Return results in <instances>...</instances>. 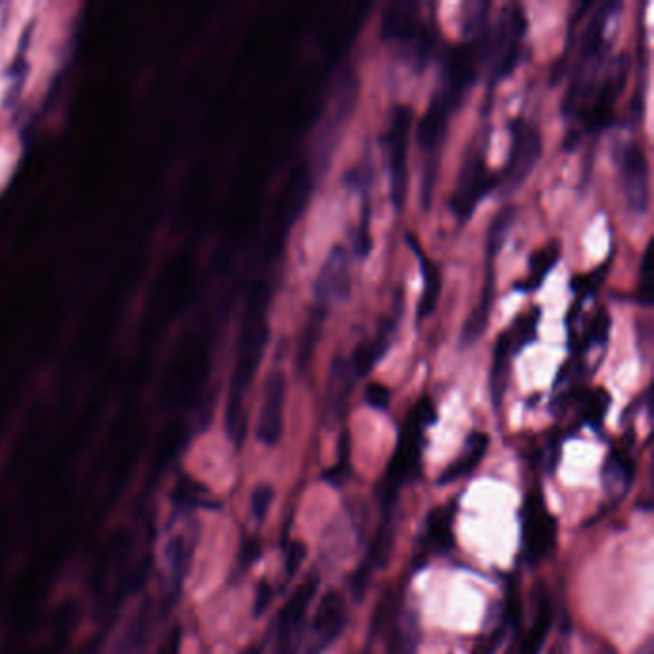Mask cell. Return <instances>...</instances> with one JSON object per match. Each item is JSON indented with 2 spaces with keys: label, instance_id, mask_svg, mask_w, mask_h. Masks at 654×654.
Here are the masks:
<instances>
[{
  "label": "cell",
  "instance_id": "1",
  "mask_svg": "<svg viewBox=\"0 0 654 654\" xmlns=\"http://www.w3.org/2000/svg\"><path fill=\"white\" fill-rule=\"evenodd\" d=\"M267 304L269 294L265 286H259L252 294V302L248 305L244 327L240 334V350H238V363L233 376V390L227 405V432L234 444H240L244 438L246 428V413H244V392L248 390L254 374H256L259 361L263 357V350L267 346Z\"/></svg>",
  "mask_w": 654,
  "mask_h": 654
},
{
  "label": "cell",
  "instance_id": "2",
  "mask_svg": "<svg viewBox=\"0 0 654 654\" xmlns=\"http://www.w3.org/2000/svg\"><path fill=\"white\" fill-rule=\"evenodd\" d=\"M434 419H436V411L428 398H421V401L413 407V411L407 415L405 424L399 432L398 445L392 455V461L380 486L376 488L378 503L384 514H390L398 501L401 488L419 474L424 428L430 422H434Z\"/></svg>",
  "mask_w": 654,
  "mask_h": 654
},
{
  "label": "cell",
  "instance_id": "3",
  "mask_svg": "<svg viewBox=\"0 0 654 654\" xmlns=\"http://www.w3.org/2000/svg\"><path fill=\"white\" fill-rule=\"evenodd\" d=\"M413 123V110L407 104H399L388 121V131L384 133V152L390 177V198L396 210H403L407 200L409 169H407V148H409V131Z\"/></svg>",
  "mask_w": 654,
  "mask_h": 654
},
{
  "label": "cell",
  "instance_id": "4",
  "mask_svg": "<svg viewBox=\"0 0 654 654\" xmlns=\"http://www.w3.org/2000/svg\"><path fill=\"white\" fill-rule=\"evenodd\" d=\"M541 152L543 141L538 127L526 119H514L511 123L509 160L497 187L503 188L505 194H513L516 188L522 187L538 165Z\"/></svg>",
  "mask_w": 654,
  "mask_h": 654
},
{
  "label": "cell",
  "instance_id": "5",
  "mask_svg": "<svg viewBox=\"0 0 654 654\" xmlns=\"http://www.w3.org/2000/svg\"><path fill=\"white\" fill-rule=\"evenodd\" d=\"M616 165L620 173L624 198L630 210L637 215H645L649 210L651 187H649V160L643 146L637 141L622 144L616 154Z\"/></svg>",
  "mask_w": 654,
  "mask_h": 654
},
{
  "label": "cell",
  "instance_id": "6",
  "mask_svg": "<svg viewBox=\"0 0 654 654\" xmlns=\"http://www.w3.org/2000/svg\"><path fill=\"white\" fill-rule=\"evenodd\" d=\"M557 539V522L549 514L543 495L538 490L530 491L522 511V545L528 562L545 559Z\"/></svg>",
  "mask_w": 654,
  "mask_h": 654
},
{
  "label": "cell",
  "instance_id": "7",
  "mask_svg": "<svg viewBox=\"0 0 654 654\" xmlns=\"http://www.w3.org/2000/svg\"><path fill=\"white\" fill-rule=\"evenodd\" d=\"M319 589V576L309 574L302 585L292 593L286 607L282 608L277 624L275 654H296L302 643L304 620L313 597Z\"/></svg>",
  "mask_w": 654,
  "mask_h": 654
},
{
  "label": "cell",
  "instance_id": "8",
  "mask_svg": "<svg viewBox=\"0 0 654 654\" xmlns=\"http://www.w3.org/2000/svg\"><path fill=\"white\" fill-rule=\"evenodd\" d=\"M495 187V181L486 169L484 154L478 150H470L465 156L463 167L459 171L455 190L451 194V208L459 219H468L484 198L490 188Z\"/></svg>",
  "mask_w": 654,
  "mask_h": 654
},
{
  "label": "cell",
  "instance_id": "9",
  "mask_svg": "<svg viewBox=\"0 0 654 654\" xmlns=\"http://www.w3.org/2000/svg\"><path fill=\"white\" fill-rule=\"evenodd\" d=\"M284 401H286V378L281 369L267 374L263 384V398L257 415L256 438L263 445H275L284 430Z\"/></svg>",
  "mask_w": 654,
  "mask_h": 654
},
{
  "label": "cell",
  "instance_id": "10",
  "mask_svg": "<svg viewBox=\"0 0 654 654\" xmlns=\"http://www.w3.org/2000/svg\"><path fill=\"white\" fill-rule=\"evenodd\" d=\"M350 256L344 246H334L313 284V296L317 305L327 309L340 304L350 296Z\"/></svg>",
  "mask_w": 654,
  "mask_h": 654
},
{
  "label": "cell",
  "instance_id": "11",
  "mask_svg": "<svg viewBox=\"0 0 654 654\" xmlns=\"http://www.w3.org/2000/svg\"><path fill=\"white\" fill-rule=\"evenodd\" d=\"M348 624L346 599L338 591H327L319 601L311 624V647L309 654H321L330 647Z\"/></svg>",
  "mask_w": 654,
  "mask_h": 654
},
{
  "label": "cell",
  "instance_id": "12",
  "mask_svg": "<svg viewBox=\"0 0 654 654\" xmlns=\"http://www.w3.org/2000/svg\"><path fill=\"white\" fill-rule=\"evenodd\" d=\"M455 106L445 98L444 94H434L426 114L422 116L419 129H417V141L421 146L422 152L428 158H434L442 146L445 139V131H447V121L449 116L453 114Z\"/></svg>",
  "mask_w": 654,
  "mask_h": 654
},
{
  "label": "cell",
  "instance_id": "13",
  "mask_svg": "<svg viewBox=\"0 0 654 654\" xmlns=\"http://www.w3.org/2000/svg\"><path fill=\"white\" fill-rule=\"evenodd\" d=\"M455 536H453V509L451 507H440L428 514L424 522L419 551L415 555V561L424 562L432 553H445L453 547Z\"/></svg>",
  "mask_w": 654,
  "mask_h": 654
},
{
  "label": "cell",
  "instance_id": "14",
  "mask_svg": "<svg viewBox=\"0 0 654 654\" xmlns=\"http://www.w3.org/2000/svg\"><path fill=\"white\" fill-rule=\"evenodd\" d=\"M421 31L419 4L415 2H394L384 10L380 35L384 41L413 43Z\"/></svg>",
  "mask_w": 654,
  "mask_h": 654
},
{
  "label": "cell",
  "instance_id": "15",
  "mask_svg": "<svg viewBox=\"0 0 654 654\" xmlns=\"http://www.w3.org/2000/svg\"><path fill=\"white\" fill-rule=\"evenodd\" d=\"M355 380L357 376L351 369L350 361L342 355H336L328 371L327 403H325L328 419L336 421L342 417L351 390L355 386Z\"/></svg>",
  "mask_w": 654,
  "mask_h": 654
},
{
  "label": "cell",
  "instance_id": "16",
  "mask_svg": "<svg viewBox=\"0 0 654 654\" xmlns=\"http://www.w3.org/2000/svg\"><path fill=\"white\" fill-rule=\"evenodd\" d=\"M551 624H553V607H551L547 589L543 585H538V589L534 591L532 624L524 635V641L520 645V654H541L549 630H551Z\"/></svg>",
  "mask_w": 654,
  "mask_h": 654
},
{
  "label": "cell",
  "instance_id": "17",
  "mask_svg": "<svg viewBox=\"0 0 654 654\" xmlns=\"http://www.w3.org/2000/svg\"><path fill=\"white\" fill-rule=\"evenodd\" d=\"M488 447H490L488 434L472 432L467 438V444L463 447L461 455L438 476V484L447 486V484H453V482L465 478L470 472H474L476 467L482 463V459L486 457Z\"/></svg>",
  "mask_w": 654,
  "mask_h": 654
},
{
  "label": "cell",
  "instance_id": "18",
  "mask_svg": "<svg viewBox=\"0 0 654 654\" xmlns=\"http://www.w3.org/2000/svg\"><path fill=\"white\" fill-rule=\"evenodd\" d=\"M407 242L411 244V250L415 252V256L419 257L421 263L422 279H424V288H422L421 300L417 305V317L424 319L428 317L436 305L440 302L442 296V275L438 265L422 252L421 244L417 242L415 236H407Z\"/></svg>",
  "mask_w": 654,
  "mask_h": 654
},
{
  "label": "cell",
  "instance_id": "19",
  "mask_svg": "<svg viewBox=\"0 0 654 654\" xmlns=\"http://www.w3.org/2000/svg\"><path fill=\"white\" fill-rule=\"evenodd\" d=\"M392 330H394V325L390 321H386L376 332L373 340L361 342V344H357L355 350L351 351L348 361H350L351 369L357 378L371 373L374 365L386 355V351L390 350Z\"/></svg>",
  "mask_w": 654,
  "mask_h": 654
},
{
  "label": "cell",
  "instance_id": "20",
  "mask_svg": "<svg viewBox=\"0 0 654 654\" xmlns=\"http://www.w3.org/2000/svg\"><path fill=\"white\" fill-rule=\"evenodd\" d=\"M493 286H495V277H493V267L488 269V277H486V282H484V290H482V296L478 300L476 307L470 311V315L465 321V327H463V332H461V342L463 346H472L476 344L484 332L488 330V325H490L491 317V305H493Z\"/></svg>",
  "mask_w": 654,
  "mask_h": 654
},
{
  "label": "cell",
  "instance_id": "21",
  "mask_svg": "<svg viewBox=\"0 0 654 654\" xmlns=\"http://www.w3.org/2000/svg\"><path fill=\"white\" fill-rule=\"evenodd\" d=\"M513 353V342H511V334L503 332L499 334L497 342H495V350H493V367H491L490 376V390L491 398H493V405L495 409H499L505 390H507V382H509V359Z\"/></svg>",
  "mask_w": 654,
  "mask_h": 654
},
{
  "label": "cell",
  "instance_id": "22",
  "mask_svg": "<svg viewBox=\"0 0 654 654\" xmlns=\"http://www.w3.org/2000/svg\"><path fill=\"white\" fill-rule=\"evenodd\" d=\"M635 476V465L624 451H612L607 457L603 468V484L608 495L622 497L630 490L631 482Z\"/></svg>",
  "mask_w": 654,
  "mask_h": 654
},
{
  "label": "cell",
  "instance_id": "23",
  "mask_svg": "<svg viewBox=\"0 0 654 654\" xmlns=\"http://www.w3.org/2000/svg\"><path fill=\"white\" fill-rule=\"evenodd\" d=\"M559 259H561V246H559V242L545 244L543 248L536 250L530 256V273H528L526 284H522L518 288H524L526 292L538 290L539 286L543 284V281L547 279V275L555 269V265L559 263Z\"/></svg>",
  "mask_w": 654,
  "mask_h": 654
},
{
  "label": "cell",
  "instance_id": "24",
  "mask_svg": "<svg viewBox=\"0 0 654 654\" xmlns=\"http://www.w3.org/2000/svg\"><path fill=\"white\" fill-rule=\"evenodd\" d=\"M394 543H396V530L390 520V514H384V520L378 524V530L374 534L367 561L363 562L371 572L376 568L388 566L394 553Z\"/></svg>",
  "mask_w": 654,
  "mask_h": 654
},
{
  "label": "cell",
  "instance_id": "25",
  "mask_svg": "<svg viewBox=\"0 0 654 654\" xmlns=\"http://www.w3.org/2000/svg\"><path fill=\"white\" fill-rule=\"evenodd\" d=\"M514 221H516V208L513 204H507L493 217L488 234H486V254H488L490 263H493L495 256L503 250V246L511 234V229H513Z\"/></svg>",
  "mask_w": 654,
  "mask_h": 654
},
{
  "label": "cell",
  "instance_id": "26",
  "mask_svg": "<svg viewBox=\"0 0 654 654\" xmlns=\"http://www.w3.org/2000/svg\"><path fill=\"white\" fill-rule=\"evenodd\" d=\"M651 254H653V242H649L643 252V259L639 265L637 290H635V300L643 307L653 304V259H651Z\"/></svg>",
  "mask_w": 654,
  "mask_h": 654
},
{
  "label": "cell",
  "instance_id": "27",
  "mask_svg": "<svg viewBox=\"0 0 654 654\" xmlns=\"http://www.w3.org/2000/svg\"><path fill=\"white\" fill-rule=\"evenodd\" d=\"M608 405H610V396L601 388L595 392L584 394V421L589 426L599 428L605 421Z\"/></svg>",
  "mask_w": 654,
  "mask_h": 654
},
{
  "label": "cell",
  "instance_id": "28",
  "mask_svg": "<svg viewBox=\"0 0 654 654\" xmlns=\"http://www.w3.org/2000/svg\"><path fill=\"white\" fill-rule=\"evenodd\" d=\"M273 499H275V491L269 484H259L256 490L252 491L250 513L256 522H263L267 518V513L273 505Z\"/></svg>",
  "mask_w": 654,
  "mask_h": 654
},
{
  "label": "cell",
  "instance_id": "29",
  "mask_svg": "<svg viewBox=\"0 0 654 654\" xmlns=\"http://www.w3.org/2000/svg\"><path fill=\"white\" fill-rule=\"evenodd\" d=\"M305 557H307V545L304 541H292L288 545L286 559H284V572H286L288 580L296 578V574L300 572V568L304 564Z\"/></svg>",
  "mask_w": 654,
  "mask_h": 654
},
{
  "label": "cell",
  "instance_id": "30",
  "mask_svg": "<svg viewBox=\"0 0 654 654\" xmlns=\"http://www.w3.org/2000/svg\"><path fill=\"white\" fill-rule=\"evenodd\" d=\"M607 269L608 263H605V265L597 267L593 273H589L587 277L576 279V281H574V284H576V294H578L580 298H589V296H593V294L599 290V286L605 282Z\"/></svg>",
  "mask_w": 654,
  "mask_h": 654
},
{
  "label": "cell",
  "instance_id": "31",
  "mask_svg": "<svg viewBox=\"0 0 654 654\" xmlns=\"http://www.w3.org/2000/svg\"><path fill=\"white\" fill-rule=\"evenodd\" d=\"M509 618L503 620V624H499L495 630L488 633V637H484L476 647L472 654H495V651L499 649V645L503 643L505 635H507V626H509Z\"/></svg>",
  "mask_w": 654,
  "mask_h": 654
},
{
  "label": "cell",
  "instance_id": "32",
  "mask_svg": "<svg viewBox=\"0 0 654 654\" xmlns=\"http://www.w3.org/2000/svg\"><path fill=\"white\" fill-rule=\"evenodd\" d=\"M390 399H392V392L384 384L373 382V384H369L365 388V403L371 405L373 409L386 411L388 405H390Z\"/></svg>",
  "mask_w": 654,
  "mask_h": 654
},
{
  "label": "cell",
  "instance_id": "33",
  "mask_svg": "<svg viewBox=\"0 0 654 654\" xmlns=\"http://www.w3.org/2000/svg\"><path fill=\"white\" fill-rule=\"evenodd\" d=\"M350 478V451H342L340 461L325 472V480L330 486H342Z\"/></svg>",
  "mask_w": 654,
  "mask_h": 654
},
{
  "label": "cell",
  "instance_id": "34",
  "mask_svg": "<svg viewBox=\"0 0 654 654\" xmlns=\"http://www.w3.org/2000/svg\"><path fill=\"white\" fill-rule=\"evenodd\" d=\"M608 330H610V315L605 309H601L593 319V327L587 332V344H605Z\"/></svg>",
  "mask_w": 654,
  "mask_h": 654
},
{
  "label": "cell",
  "instance_id": "35",
  "mask_svg": "<svg viewBox=\"0 0 654 654\" xmlns=\"http://www.w3.org/2000/svg\"><path fill=\"white\" fill-rule=\"evenodd\" d=\"M273 603V587L269 582L261 580L256 587V599H254V616H263L265 610Z\"/></svg>",
  "mask_w": 654,
  "mask_h": 654
},
{
  "label": "cell",
  "instance_id": "36",
  "mask_svg": "<svg viewBox=\"0 0 654 654\" xmlns=\"http://www.w3.org/2000/svg\"><path fill=\"white\" fill-rule=\"evenodd\" d=\"M246 654H259V651H257V649H252V651H248Z\"/></svg>",
  "mask_w": 654,
  "mask_h": 654
},
{
  "label": "cell",
  "instance_id": "37",
  "mask_svg": "<svg viewBox=\"0 0 654 654\" xmlns=\"http://www.w3.org/2000/svg\"><path fill=\"white\" fill-rule=\"evenodd\" d=\"M363 654H367V653H363Z\"/></svg>",
  "mask_w": 654,
  "mask_h": 654
}]
</instances>
